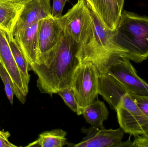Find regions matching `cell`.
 I'll list each match as a JSON object with an SVG mask.
<instances>
[{"label": "cell", "mask_w": 148, "mask_h": 147, "mask_svg": "<svg viewBox=\"0 0 148 147\" xmlns=\"http://www.w3.org/2000/svg\"><path fill=\"white\" fill-rule=\"evenodd\" d=\"M78 44L64 33L61 42L51 60L44 65L29 66L38 76L37 87L43 94L53 96L69 86L74 71L80 64L77 57Z\"/></svg>", "instance_id": "obj_1"}, {"label": "cell", "mask_w": 148, "mask_h": 147, "mask_svg": "<svg viewBox=\"0 0 148 147\" xmlns=\"http://www.w3.org/2000/svg\"><path fill=\"white\" fill-rule=\"evenodd\" d=\"M91 11L93 26L78 44L77 57L80 64L94 65L100 75L105 73L111 64L123 57L116 44L114 31L105 26L91 9Z\"/></svg>", "instance_id": "obj_2"}, {"label": "cell", "mask_w": 148, "mask_h": 147, "mask_svg": "<svg viewBox=\"0 0 148 147\" xmlns=\"http://www.w3.org/2000/svg\"><path fill=\"white\" fill-rule=\"evenodd\" d=\"M114 37L123 56L140 63L148 58V16L122 12Z\"/></svg>", "instance_id": "obj_3"}, {"label": "cell", "mask_w": 148, "mask_h": 147, "mask_svg": "<svg viewBox=\"0 0 148 147\" xmlns=\"http://www.w3.org/2000/svg\"><path fill=\"white\" fill-rule=\"evenodd\" d=\"M99 73L90 63L80 64L74 71L69 86L77 104L76 113L82 115L85 108L98 96Z\"/></svg>", "instance_id": "obj_4"}, {"label": "cell", "mask_w": 148, "mask_h": 147, "mask_svg": "<svg viewBox=\"0 0 148 147\" xmlns=\"http://www.w3.org/2000/svg\"><path fill=\"white\" fill-rule=\"evenodd\" d=\"M56 19L64 33L77 44L83 39L93 24L91 9L85 0H78L65 15Z\"/></svg>", "instance_id": "obj_5"}, {"label": "cell", "mask_w": 148, "mask_h": 147, "mask_svg": "<svg viewBox=\"0 0 148 147\" xmlns=\"http://www.w3.org/2000/svg\"><path fill=\"white\" fill-rule=\"evenodd\" d=\"M64 32L56 18L52 16L39 21L36 64L48 63L55 54Z\"/></svg>", "instance_id": "obj_6"}, {"label": "cell", "mask_w": 148, "mask_h": 147, "mask_svg": "<svg viewBox=\"0 0 148 147\" xmlns=\"http://www.w3.org/2000/svg\"><path fill=\"white\" fill-rule=\"evenodd\" d=\"M115 111L119 125L124 133L134 136L145 134L148 129V117L128 93L123 97Z\"/></svg>", "instance_id": "obj_7"}, {"label": "cell", "mask_w": 148, "mask_h": 147, "mask_svg": "<svg viewBox=\"0 0 148 147\" xmlns=\"http://www.w3.org/2000/svg\"><path fill=\"white\" fill-rule=\"evenodd\" d=\"M106 72L116 78L124 85L129 94L148 96V84L138 76L130 61L121 57L111 64Z\"/></svg>", "instance_id": "obj_8"}, {"label": "cell", "mask_w": 148, "mask_h": 147, "mask_svg": "<svg viewBox=\"0 0 148 147\" xmlns=\"http://www.w3.org/2000/svg\"><path fill=\"white\" fill-rule=\"evenodd\" d=\"M82 133L86 134L82 141L77 144L67 143L68 147H120L124 132L121 128L106 129L91 126L81 129Z\"/></svg>", "instance_id": "obj_9"}, {"label": "cell", "mask_w": 148, "mask_h": 147, "mask_svg": "<svg viewBox=\"0 0 148 147\" xmlns=\"http://www.w3.org/2000/svg\"><path fill=\"white\" fill-rule=\"evenodd\" d=\"M0 64L8 74L14 87L15 96L22 104L26 102L28 91L12 54L6 34L0 30Z\"/></svg>", "instance_id": "obj_10"}, {"label": "cell", "mask_w": 148, "mask_h": 147, "mask_svg": "<svg viewBox=\"0 0 148 147\" xmlns=\"http://www.w3.org/2000/svg\"><path fill=\"white\" fill-rule=\"evenodd\" d=\"M52 16L51 0H31L24 6L13 31V37L40 20Z\"/></svg>", "instance_id": "obj_11"}, {"label": "cell", "mask_w": 148, "mask_h": 147, "mask_svg": "<svg viewBox=\"0 0 148 147\" xmlns=\"http://www.w3.org/2000/svg\"><path fill=\"white\" fill-rule=\"evenodd\" d=\"M128 93L124 85L113 75L105 72L99 75L98 94L116 110L123 97Z\"/></svg>", "instance_id": "obj_12"}, {"label": "cell", "mask_w": 148, "mask_h": 147, "mask_svg": "<svg viewBox=\"0 0 148 147\" xmlns=\"http://www.w3.org/2000/svg\"><path fill=\"white\" fill-rule=\"evenodd\" d=\"M39 21L14 37L27 61L29 68L30 66L37 64Z\"/></svg>", "instance_id": "obj_13"}, {"label": "cell", "mask_w": 148, "mask_h": 147, "mask_svg": "<svg viewBox=\"0 0 148 147\" xmlns=\"http://www.w3.org/2000/svg\"><path fill=\"white\" fill-rule=\"evenodd\" d=\"M24 6L0 2V30L6 34L8 39L14 38L13 31Z\"/></svg>", "instance_id": "obj_14"}, {"label": "cell", "mask_w": 148, "mask_h": 147, "mask_svg": "<svg viewBox=\"0 0 148 147\" xmlns=\"http://www.w3.org/2000/svg\"><path fill=\"white\" fill-rule=\"evenodd\" d=\"M122 12L118 0H100L98 17L109 30L113 31L116 28Z\"/></svg>", "instance_id": "obj_15"}, {"label": "cell", "mask_w": 148, "mask_h": 147, "mask_svg": "<svg viewBox=\"0 0 148 147\" xmlns=\"http://www.w3.org/2000/svg\"><path fill=\"white\" fill-rule=\"evenodd\" d=\"M82 115L91 126L101 128L104 127L103 122L108 120L109 112L103 102L97 98L85 108Z\"/></svg>", "instance_id": "obj_16"}, {"label": "cell", "mask_w": 148, "mask_h": 147, "mask_svg": "<svg viewBox=\"0 0 148 147\" xmlns=\"http://www.w3.org/2000/svg\"><path fill=\"white\" fill-rule=\"evenodd\" d=\"M67 133L62 129L45 131L40 134L38 139L29 143L27 147H62L66 145Z\"/></svg>", "instance_id": "obj_17"}, {"label": "cell", "mask_w": 148, "mask_h": 147, "mask_svg": "<svg viewBox=\"0 0 148 147\" xmlns=\"http://www.w3.org/2000/svg\"><path fill=\"white\" fill-rule=\"evenodd\" d=\"M8 40L15 61L23 79L25 89L27 91H29V83L30 76L29 73V66L27 61L14 38Z\"/></svg>", "instance_id": "obj_18"}, {"label": "cell", "mask_w": 148, "mask_h": 147, "mask_svg": "<svg viewBox=\"0 0 148 147\" xmlns=\"http://www.w3.org/2000/svg\"><path fill=\"white\" fill-rule=\"evenodd\" d=\"M0 78L4 85V89L7 97L11 104L14 103V91L13 83L4 67L0 64Z\"/></svg>", "instance_id": "obj_19"}, {"label": "cell", "mask_w": 148, "mask_h": 147, "mask_svg": "<svg viewBox=\"0 0 148 147\" xmlns=\"http://www.w3.org/2000/svg\"><path fill=\"white\" fill-rule=\"evenodd\" d=\"M58 94L62 98L67 106L73 112L76 113L77 104L73 90L69 85L60 91Z\"/></svg>", "instance_id": "obj_20"}, {"label": "cell", "mask_w": 148, "mask_h": 147, "mask_svg": "<svg viewBox=\"0 0 148 147\" xmlns=\"http://www.w3.org/2000/svg\"><path fill=\"white\" fill-rule=\"evenodd\" d=\"M129 94L140 109L148 117V96H143Z\"/></svg>", "instance_id": "obj_21"}, {"label": "cell", "mask_w": 148, "mask_h": 147, "mask_svg": "<svg viewBox=\"0 0 148 147\" xmlns=\"http://www.w3.org/2000/svg\"><path fill=\"white\" fill-rule=\"evenodd\" d=\"M68 0H53L52 16L54 18H59L62 16V11Z\"/></svg>", "instance_id": "obj_22"}, {"label": "cell", "mask_w": 148, "mask_h": 147, "mask_svg": "<svg viewBox=\"0 0 148 147\" xmlns=\"http://www.w3.org/2000/svg\"><path fill=\"white\" fill-rule=\"evenodd\" d=\"M10 136L9 132L0 130V147H17L9 141L8 138Z\"/></svg>", "instance_id": "obj_23"}, {"label": "cell", "mask_w": 148, "mask_h": 147, "mask_svg": "<svg viewBox=\"0 0 148 147\" xmlns=\"http://www.w3.org/2000/svg\"><path fill=\"white\" fill-rule=\"evenodd\" d=\"M133 147H148V136L145 135L134 136Z\"/></svg>", "instance_id": "obj_24"}, {"label": "cell", "mask_w": 148, "mask_h": 147, "mask_svg": "<svg viewBox=\"0 0 148 147\" xmlns=\"http://www.w3.org/2000/svg\"><path fill=\"white\" fill-rule=\"evenodd\" d=\"M90 8L97 16L99 14V7L100 0H85Z\"/></svg>", "instance_id": "obj_25"}, {"label": "cell", "mask_w": 148, "mask_h": 147, "mask_svg": "<svg viewBox=\"0 0 148 147\" xmlns=\"http://www.w3.org/2000/svg\"><path fill=\"white\" fill-rule=\"evenodd\" d=\"M30 1L31 0H0V2L12 3H17V4L25 5Z\"/></svg>", "instance_id": "obj_26"}, {"label": "cell", "mask_w": 148, "mask_h": 147, "mask_svg": "<svg viewBox=\"0 0 148 147\" xmlns=\"http://www.w3.org/2000/svg\"><path fill=\"white\" fill-rule=\"evenodd\" d=\"M133 142L130 140V137H129V139L127 141L125 142H122L120 147H133Z\"/></svg>", "instance_id": "obj_27"}, {"label": "cell", "mask_w": 148, "mask_h": 147, "mask_svg": "<svg viewBox=\"0 0 148 147\" xmlns=\"http://www.w3.org/2000/svg\"><path fill=\"white\" fill-rule=\"evenodd\" d=\"M118 2L120 9H121L122 11H123V5H124V0H118Z\"/></svg>", "instance_id": "obj_28"}, {"label": "cell", "mask_w": 148, "mask_h": 147, "mask_svg": "<svg viewBox=\"0 0 148 147\" xmlns=\"http://www.w3.org/2000/svg\"><path fill=\"white\" fill-rule=\"evenodd\" d=\"M145 135H147V136H148V129L147 131V132H146V133H145Z\"/></svg>", "instance_id": "obj_29"}]
</instances>
